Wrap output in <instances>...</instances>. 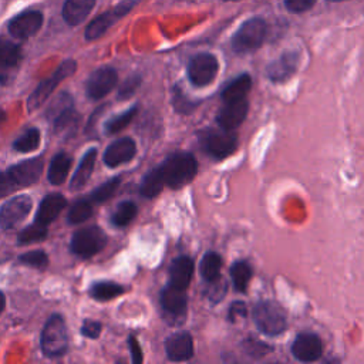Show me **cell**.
<instances>
[{"instance_id":"6da1fadb","label":"cell","mask_w":364,"mask_h":364,"mask_svg":"<svg viewBox=\"0 0 364 364\" xmlns=\"http://www.w3.org/2000/svg\"><path fill=\"white\" fill-rule=\"evenodd\" d=\"M159 169L164 175L165 185L178 189L195 178L198 172V161L191 152H175L159 165Z\"/></svg>"},{"instance_id":"7a4b0ae2","label":"cell","mask_w":364,"mask_h":364,"mask_svg":"<svg viewBox=\"0 0 364 364\" xmlns=\"http://www.w3.org/2000/svg\"><path fill=\"white\" fill-rule=\"evenodd\" d=\"M44 162L41 158L28 159L20 162L4 172H0V196H6L18 191L20 188L28 186L40 178Z\"/></svg>"},{"instance_id":"3957f363","label":"cell","mask_w":364,"mask_h":364,"mask_svg":"<svg viewBox=\"0 0 364 364\" xmlns=\"http://www.w3.org/2000/svg\"><path fill=\"white\" fill-rule=\"evenodd\" d=\"M253 320L257 330L269 337H277L287 328L286 311L274 300H260L253 307Z\"/></svg>"},{"instance_id":"277c9868","label":"cell","mask_w":364,"mask_h":364,"mask_svg":"<svg viewBox=\"0 0 364 364\" xmlns=\"http://www.w3.org/2000/svg\"><path fill=\"white\" fill-rule=\"evenodd\" d=\"M266 23L260 17L246 20L232 37V48L239 53H250L257 50L266 37Z\"/></svg>"},{"instance_id":"5b68a950","label":"cell","mask_w":364,"mask_h":364,"mask_svg":"<svg viewBox=\"0 0 364 364\" xmlns=\"http://www.w3.org/2000/svg\"><path fill=\"white\" fill-rule=\"evenodd\" d=\"M68 336L64 318L53 314L41 333V350L47 357H60L67 351Z\"/></svg>"},{"instance_id":"8992f818","label":"cell","mask_w":364,"mask_h":364,"mask_svg":"<svg viewBox=\"0 0 364 364\" xmlns=\"http://www.w3.org/2000/svg\"><path fill=\"white\" fill-rule=\"evenodd\" d=\"M202 146L215 159H225L237 148V136L233 131L210 129L202 136Z\"/></svg>"},{"instance_id":"52a82bcc","label":"cell","mask_w":364,"mask_h":364,"mask_svg":"<svg viewBox=\"0 0 364 364\" xmlns=\"http://www.w3.org/2000/svg\"><path fill=\"white\" fill-rule=\"evenodd\" d=\"M77 68V64L74 60H65L64 63L60 64V67L53 73V75H50L48 78H46L44 81H41L38 84V87L33 91V94L28 97L27 105L28 109H36L38 108L47 98L48 95L54 91V88L67 77L73 75L74 71Z\"/></svg>"},{"instance_id":"ba28073f","label":"cell","mask_w":364,"mask_h":364,"mask_svg":"<svg viewBox=\"0 0 364 364\" xmlns=\"http://www.w3.org/2000/svg\"><path fill=\"white\" fill-rule=\"evenodd\" d=\"M107 245L105 233L97 228H84L77 230L71 239V250L81 257H91Z\"/></svg>"},{"instance_id":"9c48e42d","label":"cell","mask_w":364,"mask_h":364,"mask_svg":"<svg viewBox=\"0 0 364 364\" xmlns=\"http://www.w3.org/2000/svg\"><path fill=\"white\" fill-rule=\"evenodd\" d=\"M219 70V63L213 54L200 53L188 64V78L195 87L209 85Z\"/></svg>"},{"instance_id":"30bf717a","label":"cell","mask_w":364,"mask_h":364,"mask_svg":"<svg viewBox=\"0 0 364 364\" xmlns=\"http://www.w3.org/2000/svg\"><path fill=\"white\" fill-rule=\"evenodd\" d=\"M134 4H135V0H124L118 6H115V9L95 17L85 28V38L95 40L101 37L111 27V24H114L115 20L127 14L134 7Z\"/></svg>"},{"instance_id":"8fae6325","label":"cell","mask_w":364,"mask_h":364,"mask_svg":"<svg viewBox=\"0 0 364 364\" xmlns=\"http://www.w3.org/2000/svg\"><path fill=\"white\" fill-rule=\"evenodd\" d=\"M223 107L216 115V122L220 128L228 131H235L245 119L249 111V102L246 98H239L233 101H223Z\"/></svg>"},{"instance_id":"7c38bea8","label":"cell","mask_w":364,"mask_h":364,"mask_svg":"<svg viewBox=\"0 0 364 364\" xmlns=\"http://www.w3.org/2000/svg\"><path fill=\"white\" fill-rule=\"evenodd\" d=\"M33 202L26 195H18L7 200L0 209V226L10 229L18 225L31 210Z\"/></svg>"},{"instance_id":"4fadbf2b","label":"cell","mask_w":364,"mask_h":364,"mask_svg":"<svg viewBox=\"0 0 364 364\" xmlns=\"http://www.w3.org/2000/svg\"><path fill=\"white\" fill-rule=\"evenodd\" d=\"M291 354L303 363L317 361L323 354L321 338L314 333L299 334L291 344Z\"/></svg>"},{"instance_id":"5bb4252c","label":"cell","mask_w":364,"mask_h":364,"mask_svg":"<svg viewBox=\"0 0 364 364\" xmlns=\"http://www.w3.org/2000/svg\"><path fill=\"white\" fill-rule=\"evenodd\" d=\"M118 74L111 67H101L95 70L87 81V94L94 100L105 97L117 84Z\"/></svg>"},{"instance_id":"9a60e30c","label":"cell","mask_w":364,"mask_h":364,"mask_svg":"<svg viewBox=\"0 0 364 364\" xmlns=\"http://www.w3.org/2000/svg\"><path fill=\"white\" fill-rule=\"evenodd\" d=\"M43 24V14L37 10H27L20 13L9 23V31L16 38H28L34 36Z\"/></svg>"},{"instance_id":"2e32d148","label":"cell","mask_w":364,"mask_h":364,"mask_svg":"<svg viewBox=\"0 0 364 364\" xmlns=\"http://www.w3.org/2000/svg\"><path fill=\"white\" fill-rule=\"evenodd\" d=\"M165 351L171 361H188L193 355V340L189 333H175L165 341Z\"/></svg>"},{"instance_id":"e0dca14e","label":"cell","mask_w":364,"mask_h":364,"mask_svg":"<svg viewBox=\"0 0 364 364\" xmlns=\"http://www.w3.org/2000/svg\"><path fill=\"white\" fill-rule=\"evenodd\" d=\"M136 154V145L132 138H119L114 141L104 152V162L114 168L129 162Z\"/></svg>"},{"instance_id":"ac0fdd59","label":"cell","mask_w":364,"mask_h":364,"mask_svg":"<svg viewBox=\"0 0 364 364\" xmlns=\"http://www.w3.org/2000/svg\"><path fill=\"white\" fill-rule=\"evenodd\" d=\"M297 64H299L297 53H293V51L284 53L282 57H279L277 60H274L267 65L266 74L273 82H283L294 74Z\"/></svg>"},{"instance_id":"d6986e66","label":"cell","mask_w":364,"mask_h":364,"mask_svg":"<svg viewBox=\"0 0 364 364\" xmlns=\"http://www.w3.org/2000/svg\"><path fill=\"white\" fill-rule=\"evenodd\" d=\"M193 260L189 256H179L176 257L169 269V282L168 284L181 289V290H186L189 287V283L192 280L193 276Z\"/></svg>"},{"instance_id":"ffe728a7","label":"cell","mask_w":364,"mask_h":364,"mask_svg":"<svg viewBox=\"0 0 364 364\" xmlns=\"http://www.w3.org/2000/svg\"><path fill=\"white\" fill-rule=\"evenodd\" d=\"M67 206V199L60 193H50L47 195L36 213V222L40 225H50Z\"/></svg>"},{"instance_id":"44dd1931","label":"cell","mask_w":364,"mask_h":364,"mask_svg":"<svg viewBox=\"0 0 364 364\" xmlns=\"http://www.w3.org/2000/svg\"><path fill=\"white\" fill-rule=\"evenodd\" d=\"M186 290L176 289L171 284H168L161 291V306L165 311H168L172 316H185L186 307H188V297Z\"/></svg>"},{"instance_id":"7402d4cb","label":"cell","mask_w":364,"mask_h":364,"mask_svg":"<svg viewBox=\"0 0 364 364\" xmlns=\"http://www.w3.org/2000/svg\"><path fill=\"white\" fill-rule=\"evenodd\" d=\"M97 0H65L63 6V18L70 26H77L85 20Z\"/></svg>"},{"instance_id":"603a6c76","label":"cell","mask_w":364,"mask_h":364,"mask_svg":"<svg viewBox=\"0 0 364 364\" xmlns=\"http://www.w3.org/2000/svg\"><path fill=\"white\" fill-rule=\"evenodd\" d=\"M95 158H97V149L92 148L90 149L81 159L73 179H71V183H70V189L71 191H80L85 183L87 181L90 179L91 173H92V169H94V165H95Z\"/></svg>"},{"instance_id":"cb8c5ba5","label":"cell","mask_w":364,"mask_h":364,"mask_svg":"<svg viewBox=\"0 0 364 364\" xmlns=\"http://www.w3.org/2000/svg\"><path fill=\"white\" fill-rule=\"evenodd\" d=\"M252 88V78L249 74H240L239 77L233 78L226 87L222 90V100L223 101H233L239 98H246L247 92Z\"/></svg>"},{"instance_id":"d4e9b609","label":"cell","mask_w":364,"mask_h":364,"mask_svg":"<svg viewBox=\"0 0 364 364\" xmlns=\"http://www.w3.org/2000/svg\"><path fill=\"white\" fill-rule=\"evenodd\" d=\"M70 168H71V156L67 155L65 152L57 154L53 158L48 168V175H47L48 181L53 185H61L65 181Z\"/></svg>"},{"instance_id":"484cf974","label":"cell","mask_w":364,"mask_h":364,"mask_svg":"<svg viewBox=\"0 0 364 364\" xmlns=\"http://www.w3.org/2000/svg\"><path fill=\"white\" fill-rule=\"evenodd\" d=\"M222 269V257L216 252H208L200 260V276L208 283H215L220 277Z\"/></svg>"},{"instance_id":"4316f807","label":"cell","mask_w":364,"mask_h":364,"mask_svg":"<svg viewBox=\"0 0 364 364\" xmlns=\"http://www.w3.org/2000/svg\"><path fill=\"white\" fill-rule=\"evenodd\" d=\"M164 186H165L164 175H162L159 166H156V168L151 169L142 178L141 186H139V192L145 198H154V196H156L164 189Z\"/></svg>"},{"instance_id":"83f0119b","label":"cell","mask_w":364,"mask_h":364,"mask_svg":"<svg viewBox=\"0 0 364 364\" xmlns=\"http://www.w3.org/2000/svg\"><path fill=\"white\" fill-rule=\"evenodd\" d=\"M230 277L233 282V287L236 291H246L249 282L252 279V267L245 260H237L230 267Z\"/></svg>"},{"instance_id":"f1b7e54d","label":"cell","mask_w":364,"mask_h":364,"mask_svg":"<svg viewBox=\"0 0 364 364\" xmlns=\"http://www.w3.org/2000/svg\"><path fill=\"white\" fill-rule=\"evenodd\" d=\"M122 293H124V287L114 282H98L92 284V287L90 289L91 297L98 301H107V300L115 299Z\"/></svg>"},{"instance_id":"f546056e","label":"cell","mask_w":364,"mask_h":364,"mask_svg":"<svg viewBox=\"0 0 364 364\" xmlns=\"http://www.w3.org/2000/svg\"><path fill=\"white\" fill-rule=\"evenodd\" d=\"M78 122H80L78 114L74 111L73 107H68L54 118V128H55V132L58 134L70 135L77 129Z\"/></svg>"},{"instance_id":"4dcf8cb0","label":"cell","mask_w":364,"mask_h":364,"mask_svg":"<svg viewBox=\"0 0 364 364\" xmlns=\"http://www.w3.org/2000/svg\"><path fill=\"white\" fill-rule=\"evenodd\" d=\"M20 58V47L6 38H0V70L14 67Z\"/></svg>"},{"instance_id":"1f68e13d","label":"cell","mask_w":364,"mask_h":364,"mask_svg":"<svg viewBox=\"0 0 364 364\" xmlns=\"http://www.w3.org/2000/svg\"><path fill=\"white\" fill-rule=\"evenodd\" d=\"M136 212L138 209L134 202H121L112 215V223L118 228H124L132 222V219L136 216Z\"/></svg>"},{"instance_id":"d6a6232c","label":"cell","mask_w":364,"mask_h":364,"mask_svg":"<svg viewBox=\"0 0 364 364\" xmlns=\"http://www.w3.org/2000/svg\"><path fill=\"white\" fill-rule=\"evenodd\" d=\"M40 145V132L37 128L27 129L23 135H20L14 142L13 148L18 152H31Z\"/></svg>"},{"instance_id":"836d02e7","label":"cell","mask_w":364,"mask_h":364,"mask_svg":"<svg viewBox=\"0 0 364 364\" xmlns=\"http://www.w3.org/2000/svg\"><path fill=\"white\" fill-rule=\"evenodd\" d=\"M92 213L91 200H78L75 202L68 212V222L71 225H78L87 220Z\"/></svg>"},{"instance_id":"e575fe53","label":"cell","mask_w":364,"mask_h":364,"mask_svg":"<svg viewBox=\"0 0 364 364\" xmlns=\"http://www.w3.org/2000/svg\"><path fill=\"white\" fill-rule=\"evenodd\" d=\"M47 236V226L40 225V223H34L27 226L24 230H21L18 233V243L20 245H28V243H34V242H40Z\"/></svg>"},{"instance_id":"d590c367","label":"cell","mask_w":364,"mask_h":364,"mask_svg":"<svg viewBox=\"0 0 364 364\" xmlns=\"http://www.w3.org/2000/svg\"><path fill=\"white\" fill-rule=\"evenodd\" d=\"M136 114V107H132L129 108L128 111L111 118L107 124H105V131L107 134H115V132H119L121 129H124L131 121L132 118L135 117Z\"/></svg>"},{"instance_id":"8d00e7d4","label":"cell","mask_w":364,"mask_h":364,"mask_svg":"<svg viewBox=\"0 0 364 364\" xmlns=\"http://www.w3.org/2000/svg\"><path fill=\"white\" fill-rule=\"evenodd\" d=\"M119 182H121V178H112L105 183H102L101 186H98L91 195V202H105L109 198H112L119 186Z\"/></svg>"},{"instance_id":"74e56055","label":"cell","mask_w":364,"mask_h":364,"mask_svg":"<svg viewBox=\"0 0 364 364\" xmlns=\"http://www.w3.org/2000/svg\"><path fill=\"white\" fill-rule=\"evenodd\" d=\"M20 263L23 264H27L30 267H37V269H41L47 264V255L41 250H33V252H28V253H24L18 257Z\"/></svg>"},{"instance_id":"f35d334b","label":"cell","mask_w":364,"mask_h":364,"mask_svg":"<svg viewBox=\"0 0 364 364\" xmlns=\"http://www.w3.org/2000/svg\"><path fill=\"white\" fill-rule=\"evenodd\" d=\"M139 84H141V77H139V75H131V77H128V78L122 82V85L119 87V90H118V98H121V100L129 98L131 95L135 94V91H136V88L139 87Z\"/></svg>"},{"instance_id":"ab89813d","label":"cell","mask_w":364,"mask_h":364,"mask_svg":"<svg viewBox=\"0 0 364 364\" xmlns=\"http://www.w3.org/2000/svg\"><path fill=\"white\" fill-rule=\"evenodd\" d=\"M243 348H245L246 353H247L249 355H252L253 358H260V357L266 355V354H267V350H269V347H267L264 343L259 341V340H245Z\"/></svg>"},{"instance_id":"60d3db41","label":"cell","mask_w":364,"mask_h":364,"mask_svg":"<svg viewBox=\"0 0 364 364\" xmlns=\"http://www.w3.org/2000/svg\"><path fill=\"white\" fill-rule=\"evenodd\" d=\"M317 0H284V6L291 13H301L313 7Z\"/></svg>"},{"instance_id":"b9f144b4","label":"cell","mask_w":364,"mask_h":364,"mask_svg":"<svg viewBox=\"0 0 364 364\" xmlns=\"http://www.w3.org/2000/svg\"><path fill=\"white\" fill-rule=\"evenodd\" d=\"M173 105H175V109L179 111V112H191L196 105L198 102L195 101H189L186 97H182V94L179 92H175V98H173Z\"/></svg>"},{"instance_id":"7bdbcfd3","label":"cell","mask_w":364,"mask_h":364,"mask_svg":"<svg viewBox=\"0 0 364 364\" xmlns=\"http://www.w3.org/2000/svg\"><path fill=\"white\" fill-rule=\"evenodd\" d=\"M81 333L85 336V337H90V338H97L101 333V324L98 321H94V320H85L82 323V327H81Z\"/></svg>"},{"instance_id":"ee69618b","label":"cell","mask_w":364,"mask_h":364,"mask_svg":"<svg viewBox=\"0 0 364 364\" xmlns=\"http://www.w3.org/2000/svg\"><path fill=\"white\" fill-rule=\"evenodd\" d=\"M128 344H129V350H131V355H132V363L139 364L142 361V351L138 344V340L134 336H131L128 340Z\"/></svg>"},{"instance_id":"f6af8a7d","label":"cell","mask_w":364,"mask_h":364,"mask_svg":"<svg viewBox=\"0 0 364 364\" xmlns=\"http://www.w3.org/2000/svg\"><path fill=\"white\" fill-rule=\"evenodd\" d=\"M239 316L240 317L246 316V304L243 301H235V303H232V306L229 309V318L232 321L236 320Z\"/></svg>"},{"instance_id":"bcb514c9","label":"cell","mask_w":364,"mask_h":364,"mask_svg":"<svg viewBox=\"0 0 364 364\" xmlns=\"http://www.w3.org/2000/svg\"><path fill=\"white\" fill-rule=\"evenodd\" d=\"M4 303H6V300H4V294L0 291V313L3 311V309H4Z\"/></svg>"},{"instance_id":"7dc6e473","label":"cell","mask_w":364,"mask_h":364,"mask_svg":"<svg viewBox=\"0 0 364 364\" xmlns=\"http://www.w3.org/2000/svg\"><path fill=\"white\" fill-rule=\"evenodd\" d=\"M328 1H344V0H328Z\"/></svg>"},{"instance_id":"c3c4849f","label":"cell","mask_w":364,"mask_h":364,"mask_svg":"<svg viewBox=\"0 0 364 364\" xmlns=\"http://www.w3.org/2000/svg\"><path fill=\"white\" fill-rule=\"evenodd\" d=\"M229 1H233V0H229Z\"/></svg>"}]
</instances>
